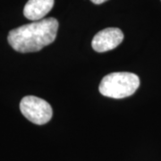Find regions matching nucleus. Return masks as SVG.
Segmentation results:
<instances>
[{"label":"nucleus","mask_w":161,"mask_h":161,"mask_svg":"<svg viewBox=\"0 0 161 161\" xmlns=\"http://www.w3.org/2000/svg\"><path fill=\"white\" fill-rule=\"evenodd\" d=\"M55 0H29L23 8L24 16L31 21H40L51 10Z\"/></svg>","instance_id":"nucleus-5"},{"label":"nucleus","mask_w":161,"mask_h":161,"mask_svg":"<svg viewBox=\"0 0 161 161\" xmlns=\"http://www.w3.org/2000/svg\"><path fill=\"white\" fill-rule=\"evenodd\" d=\"M140 86L137 75L127 72H117L106 75L99 84V92L112 98H125L132 96Z\"/></svg>","instance_id":"nucleus-2"},{"label":"nucleus","mask_w":161,"mask_h":161,"mask_svg":"<svg viewBox=\"0 0 161 161\" xmlns=\"http://www.w3.org/2000/svg\"><path fill=\"white\" fill-rule=\"evenodd\" d=\"M124 40V33L118 28H106L94 36L92 42L93 49L97 52H107L119 46Z\"/></svg>","instance_id":"nucleus-4"},{"label":"nucleus","mask_w":161,"mask_h":161,"mask_svg":"<svg viewBox=\"0 0 161 161\" xmlns=\"http://www.w3.org/2000/svg\"><path fill=\"white\" fill-rule=\"evenodd\" d=\"M58 25V21L55 18L42 19L10 31L7 40L15 51H40L56 40Z\"/></svg>","instance_id":"nucleus-1"},{"label":"nucleus","mask_w":161,"mask_h":161,"mask_svg":"<svg viewBox=\"0 0 161 161\" xmlns=\"http://www.w3.org/2000/svg\"><path fill=\"white\" fill-rule=\"evenodd\" d=\"M93 4H95V5H100V4H103L105 3L106 1H108V0H91Z\"/></svg>","instance_id":"nucleus-6"},{"label":"nucleus","mask_w":161,"mask_h":161,"mask_svg":"<svg viewBox=\"0 0 161 161\" xmlns=\"http://www.w3.org/2000/svg\"><path fill=\"white\" fill-rule=\"evenodd\" d=\"M20 110L27 119L35 125H45L53 115L49 103L35 96H26L20 102Z\"/></svg>","instance_id":"nucleus-3"}]
</instances>
